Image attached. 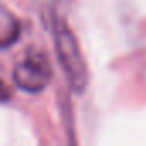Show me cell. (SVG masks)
<instances>
[{"mask_svg":"<svg viewBox=\"0 0 146 146\" xmlns=\"http://www.w3.org/2000/svg\"><path fill=\"white\" fill-rule=\"evenodd\" d=\"M55 46H57V55L62 65V70L65 72V78L70 84V88L76 93H83L88 86L90 76H88V67L84 64V58L81 55L79 45L70 33V29L62 23H55Z\"/></svg>","mask_w":146,"mask_h":146,"instance_id":"obj_1","label":"cell"},{"mask_svg":"<svg viewBox=\"0 0 146 146\" xmlns=\"http://www.w3.org/2000/svg\"><path fill=\"white\" fill-rule=\"evenodd\" d=\"M52 79V65L46 53L40 50L29 52L23 62L14 69V83L19 90L28 93L43 91Z\"/></svg>","mask_w":146,"mask_h":146,"instance_id":"obj_2","label":"cell"},{"mask_svg":"<svg viewBox=\"0 0 146 146\" xmlns=\"http://www.w3.org/2000/svg\"><path fill=\"white\" fill-rule=\"evenodd\" d=\"M19 35L21 24L17 17L5 7H0V50L12 46L19 40Z\"/></svg>","mask_w":146,"mask_h":146,"instance_id":"obj_3","label":"cell"},{"mask_svg":"<svg viewBox=\"0 0 146 146\" xmlns=\"http://www.w3.org/2000/svg\"><path fill=\"white\" fill-rule=\"evenodd\" d=\"M11 88L4 83V81H0V103H5L11 100Z\"/></svg>","mask_w":146,"mask_h":146,"instance_id":"obj_4","label":"cell"}]
</instances>
